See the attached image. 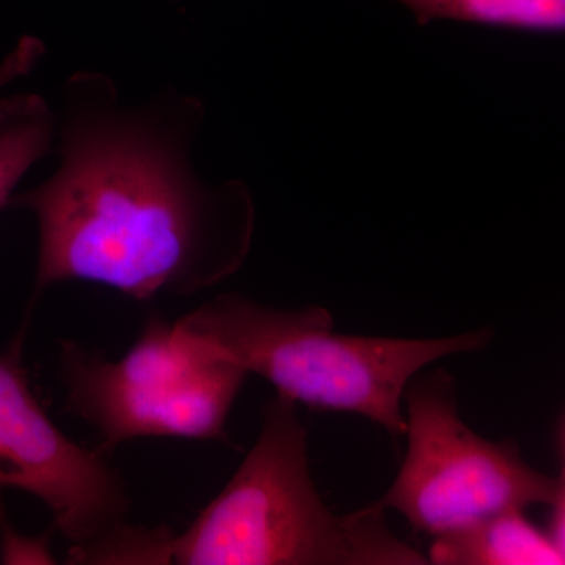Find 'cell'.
<instances>
[{
	"mask_svg": "<svg viewBox=\"0 0 565 565\" xmlns=\"http://www.w3.org/2000/svg\"><path fill=\"white\" fill-rule=\"evenodd\" d=\"M204 121L196 96L166 88L128 104L106 73L71 74L55 109L57 169L9 202L39 232L32 307L71 281L137 302L195 296L244 266L255 200L244 181L211 184L196 172Z\"/></svg>",
	"mask_w": 565,
	"mask_h": 565,
	"instance_id": "cell-1",
	"label": "cell"
},
{
	"mask_svg": "<svg viewBox=\"0 0 565 565\" xmlns=\"http://www.w3.org/2000/svg\"><path fill=\"white\" fill-rule=\"evenodd\" d=\"M141 564L427 565L374 504L337 514L311 476L297 404L275 394L236 473L181 534L145 531Z\"/></svg>",
	"mask_w": 565,
	"mask_h": 565,
	"instance_id": "cell-2",
	"label": "cell"
},
{
	"mask_svg": "<svg viewBox=\"0 0 565 565\" xmlns=\"http://www.w3.org/2000/svg\"><path fill=\"white\" fill-rule=\"evenodd\" d=\"M178 321L280 396L363 416L394 440L405 434L412 377L446 356L482 351L494 338L492 329L430 340L338 333L323 307H274L237 292L218 294Z\"/></svg>",
	"mask_w": 565,
	"mask_h": 565,
	"instance_id": "cell-3",
	"label": "cell"
},
{
	"mask_svg": "<svg viewBox=\"0 0 565 565\" xmlns=\"http://www.w3.org/2000/svg\"><path fill=\"white\" fill-rule=\"evenodd\" d=\"M57 371L66 412L95 430L103 455L137 438L230 444L226 423L250 375L180 321L158 315L118 360L58 341Z\"/></svg>",
	"mask_w": 565,
	"mask_h": 565,
	"instance_id": "cell-4",
	"label": "cell"
},
{
	"mask_svg": "<svg viewBox=\"0 0 565 565\" xmlns=\"http://www.w3.org/2000/svg\"><path fill=\"white\" fill-rule=\"evenodd\" d=\"M407 455L375 508L396 511L438 537L487 516L565 503L564 429L556 430V476L526 462L514 440L490 441L465 424L457 382L445 370L419 371L404 392Z\"/></svg>",
	"mask_w": 565,
	"mask_h": 565,
	"instance_id": "cell-5",
	"label": "cell"
},
{
	"mask_svg": "<svg viewBox=\"0 0 565 565\" xmlns=\"http://www.w3.org/2000/svg\"><path fill=\"white\" fill-rule=\"evenodd\" d=\"M24 327L0 353V492L20 490L51 512L70 563L128 525L132 501L117 468L52 422L22 364Z\"/></svg>",
	"mask_w": 565,
	"mask_h": 565,
	"instance_id": "cell-6",
	"label": "cell"
},
{
	"mask_svg": "<svg viewBox=\"0 0 565 565\" xmlns=\"http://www.w3.org/2000/svg\"><path fill=\"white\" fill-rule=\"evenodd\" d=\"M427 563L434 565H563L565 553L526 511H505L434 537Z\"/></svg>",
	"mask_w": 565,
	"mask_h": 565,
	"instance_id": "cell-7",
	"label": "cell"
},
{
	"mask_svg": "<svg viewBox=\"0 0 565 565\" xmlns=\"http://www.w3.org/2000/svg\"><path fill=\"white\" fill-rule=\"evenodd\" d=\"M55 109L36 93L0 98V210L35 163L52 154Z\"/></svg>",
	"mask_w": 565,
	"mask_h": 565,
	"instance_id": "cell-8",
	"label": "cell"
},
{
	"mask_svg": "<svg viewBox=\"0 0 565 565\" xmlns=\"http://www.w3.org/2000/svg\"><path fill=\"white\" fill-rule=\"evenodd\" d=\"M412 11L416 24L456 21L542 35L565 31V0H396Z\"/></svg>",
	"mask_w": 565,
	"mask_h": 565,
	"instance_id": "cell-9",
	"label": "cell"
},
{
	"mask_svg": "<svg viewBox=\"0 0 565 565\" xmlns=\"http://www.w3.org/2000/svg\"><path fill=\"white\" fill-rule=\"evenodd\" d=\"M50 545L44 537H25L14 530L0 501V563L2 564H52L55 563Z\"/></svg>",
	"mask_w": 565,
	"mask_h": 565,
	"instance_id": "cell-10",
	"label": "cell"
},
{
	"mask_svg": "<svg viewBox=\"0 0 565 565\" xmlns=\"http://www.w3.org/2000/svg\"><path fill=\"white\" fill-rule=\"evenodd\" d=\"M44 54H46V46L43 41L36 36H22L17 46L0 62V92L6 90L22 77L29 76L39 66Z\"/></svg>",
	"mask_w": 565,
	"mask_h": 565,
	"instance_id": "cell-11",
	"label": "cell"
}]
</instances>
